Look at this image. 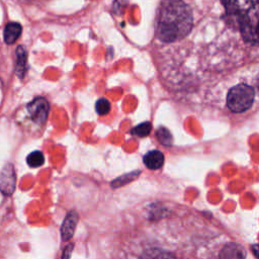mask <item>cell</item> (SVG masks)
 Listing matches in <instances>:
<instances>
[{
    "label": "cell",
    "mask_w": 259,
    "mask_h": 259,
    "mask_svg": "<svg viewBox=\"0 0 259 259\" xmlns=\"http://www.w3.org/2000/svg\"><path fill=\"white\" fill-rule=\"evenodd\" d=\"M144 164L152 170L160 169L164 164V155L157 150L151 151L144 156Z\"/></svg>",
    "instance_id": "52a82bcc"
},
{
    "label": "cell",
    "mask_w": 259,
    "mask_h": 259,
    "mask_svg": "<svg viewBox=\"0 0 259 259\" xmlns=\"http://www.w3.org/2000/svg\"><path fill=\"white\" fill-rule=\"evenodd\" d=\"M21 25L17 22H10L5 26L4 29V40L6 44H13L21 33Z\"/></svg>",
    "instance_id": "ba28073f"
},
{
    "label": "cell",
    "mask_w": 259,
    "mask_h": 259,
    "mask_svg": "<svg viewBox=\"0 0 259 259\" xmlns=\"http://www.w3.org/2000/svg\"><path fill=\"white\" fill-rule=\"evenodd\" d=\"M192 13L182 0H163L160 6L157 36L166 42L183 38L192 27Z\"/></svg>",
    "instance_id": "6da1fadb"
},
{
    "label": "cell",
    "mask_w": 259,
    "mask_h": 259,
    "mask_svg": "<svg viewBox=\"0 0 259 259\" xmlns=\"http://www.w3.org/2000/svg\"><path fill=\"white\" fill-rule=\"evenodd\" d=\"M246 252L243 247L235 243H229L222 250L220 259H245Z\"/></svg>",
    "instance_id": "8992f818"
},
{
    "label": "cell",
    "mask_w": 259,
    "mask_h": 259,
    "mask_svg": "<svg viewBox=\"0 0 259 259\" xmlns=\"http://www.w3.org/2000/svg\"><path fill=\"white\" fill-rule=\"evenodd\" d=\"M95 110L99 115H104L107 114L110 110V103L107 99L105 98H100L96 101L95 104Z\"/></svg>",
    "instance_id": "5bb4252c"
},
{
    "label": "cell",
    "mask_w": 259,
    "mask_h": 259,
    "mask_svg": "<svg viewBox=\"0 0 259 259\" xmlns=\"http://www.w3.org/2000/svg\"><path fill=\"white\" fill-rule=\"evenodd\" d=\"M152 130V125L150 122L146 121V122H142L139 125H137L136 127H134L132 130V134L139 136V137H146L150 134Z\"/></svg>",
    "instance_id": "4fadbf2b"
},
{
    "label": "cell",
    "mask_w": 259,
    "mask_h": 259,
    "mask_svg": "<svg viewBox=\"0 0 259 259\" xmlns=\"http://www.w3.org/2000/svg\"><path fill=\"white\" fill-rule=\"evenodd\" d=\"M25 63H26V53L22 47L17 48V73L19 77H22L25 72Z\"/></svg>",
    "instance_id": "30bf717a"
},
{
    "label": "cell",
    "mask_w": 259,
    "mask_h": 259,
    "mask_svg": "<svg viewBox=\"0 0 259 259\" xmlns=\"http://www.w3.org/2000/svg\"><path fill=\"white\" fill-rule=\"evenodd\" d=\"M254 89L247 84L232 87L227 95V105L230 110L240 113L249 109L254 100Z\"/></svg>",
    "instance_id": "7a4b0ae2"
},
{
    "label": "cell",
    "mask_w": 259,
    "mask_h": 259,
    "mask_svg": "<svg viewBox=\"0 0 259 259\" xmlns=\"http://www.w3.org/2000/svg\"><path fill=\"white\" fill-rule=\"evenodd\" d=\"M50 105L44 97H36L27 105V110L32 120L38 124H42L48 117Z\"/></svg>",
    "instance_id": "3957f363"
},
{
    "label": "cell",
    "mask_w": 259,
    "mask_h": 259,
    "mask_svg": "<svg viewBox=\"0 0 259 259\" xmlns=\"http://www.w3.org/2000/svg\"><path fill=\"white\" fill-rule=\"evenodd\" d=\"M15 188V174L13 166L8 164L0 173V191L10 195Z\"/></svg>",
    "instance_id": "277c9868"
},
{
    "label": "cell",
    "mask_w": 259,
    "mask_h": 259,
    "mask_svg": "<svg viewBox=\"0 0 259 259\" xmlns=\"http://www.w3.org/2000/svg\"><path fill=\"white\" fill-rule=\"evenodd\" d=\"M26 162L30 167H39L44 164L45 158H44V155L41 152L34 151L27 156Z\"/></svg>",
    "instance_id": "8fae6325"
},
{
    "label": "cell",
    "mask_w": 259,
    "mask_h": 259,
    "mask_svg": "<svg viewBox=\"0 0 259 259\" xmlns=\"http://www.w3.org/2000/svg\"><path fill=\"white\" fill-rule=\"evenodd\" d=\"M140 259H175L170 253H167L162 250L153 249L147 251Z\"/></svg>",
    "instance_id": "9c48e42d"
},
{
    "label": "cell",
    "mask_w": 259,
    "mask_h": 259,
    "mask_svg": "<svg viewBox=\"0 0 259 259\" xmlns=\"http://www.w3.org/2000/svg\"><path fill=\"white\" fill-rule=\"evenodd\" d=\"M157 138L160 141V143L163 144L164 146H171L172 145V142H173L172 136H171L170 132L165 127H160L157 131Z\"/></svg>",
    "instance_id": "7c38bea8"
},
{
    "label": "cell",
    "mask_w": 259,
    "mask_h": 259,
    "mask_svg": "<svg viewBox=\"0 0 259 259\" xmlns=\"http://www.w3.org/2000/svg\"><path fill=\"white\" fill-rule=\"evenodd\" d=\"M78 222V214L76 211H70L67 217L65 218L62 228H61V235H62V239L64 241L69 240L75 231L76 225Z\"/></svg>",
    "instance_id": "5b68a950"
}]
</instances>
